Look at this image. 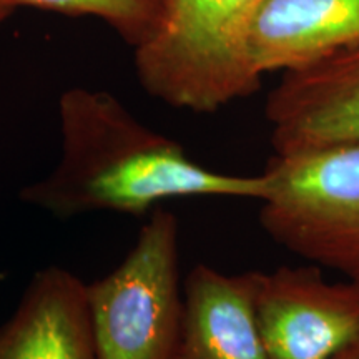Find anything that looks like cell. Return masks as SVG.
<instances>
[{
  "label": "cell",
  "mask_w": 359,
  "mask_h": 359,
  "mask_svg": "<svg viewBox=\"0 0 359 359\" xmlns=\"http://www.w3.org/2000/svg\"><path fill=\"white\" fill-rule=\"evenodd\" d=\"M255 311L269 359H330L359 339V281L316 264L257 271Z\"/></svg>",
  "instance_id": "cell-5"
},
{
  "label": "cell",
  "mask_w": 359,
  "mask_h": 359,
  "mask_svg": "<svg viewBox=\"0 0 359 359\" xmlns=\"http://www.w3.org/2000/svg\"><path fill=\"white\" fill-rule=\"evenodd\" d=\"M330 359H359V339L354 341V343H351L344 349H341L339 353H336Z\"/></svg>",
  "instance_id": "cell-11"
},
{
  "label": "cell",
  "mask_w": 359,
  "mask_h": 359,
  "mask_svg": "<svg viewBox=\"0 0 359 359\" xmlns=\"http://www.w3.org/2000/svg\"><path fill=\"white\" fill-rule=\"evenodd\" d=\"M259 223L275 243L359 281V143L273 155Z\"/></svg>",
  "instance_id": "cell-4"
},
{
  "label": "cell",
  "mask_w": 359,
  "mask_h": 359,
  "mask_svg": "<svg viewBox=\"0 0 359 359\" xmlns=\"http://www.w3.org/2000/svg\"><path fill=\"white\" fill-rule=\"evenodd\" d=\"M266 118L276 155L359 143V45L285 72Z\"/></svg>",
  "instance_id": "cell-6"
},
{
  "label": "cell",
  "mask_w": 359,
  "mask_h": 359,
  "mask_svg": "<svg viewBox=\"0 0 359 359\" xmlns=\"http://www.w3.org/2000/svg\"><path fill=\"white\" fill-rule=\"evenodd\" d=\"M0 359H97L87 283L62 266L39 269L0 326Z\"/></svg>",
  "instance_id": "cell-7"
},
{
  "label": "cell",
  "mask_w": 359,
  "mask_h": 359,
  "mask_svg": "<svg viewBox=\"0 0 359 359\" xmlns=\"http://www.w3.org/2000/svg\"><path fill=\"white\" fill-rule=\"evenodd\" d=\"M359 45V0H263L251 32L262 74L296 70Z\"/></svg>",
  "instance_id": "cell-9"
},
{
  "label": "cell",
  "mask_w": 359,
  "mask_h": 359,
  "mask_svg": "<svg viewBox=\"0 0 359 359\" xmlns=\"http://www.w3.org/2000/svg\"><path fill=\"white\" fill-rule=\"evenodd\" d=\"M257 271L226 275L208 264L183 280L185 313L177 359H269L255 311Z\"/></svg>",
  "instance_id": "cell-8"
},
{
  "label": "cell",
  "mask_w": 359,
  "mask_h": 359,
  "mask_svg": "<svg viewBox=\"0 0 359 359\" xmlns=\"http://www.w3.org/2000/svg\"><path fill=\"white\" fill-rule=\"evenodd\" d=\"M97 359H177L185 296L180 223L156 208L116 268L87 283Z\"/></svg>",
  "instance_id": "cell-3"
},
{
  "label": "cell",
  "mask_w": 359,
  "mask_h": 359,
  "mask_svg": "<svg viewBox=\"0 0 359 359\" xmlns=\"http://www.w3.org/2000/svg\"><path fill=\"white\" fill-rule=\"evenodd\" d=\"M12 11H13V6L7 4L6 0H0V24H2V22L6 20L8 15H11Z\"/></svg>",
  "instance_id": "cell-12"
},
{
  "label": "cell",
  "mask_w": 359,
  "mask_h": 359,
  "mask_svg": "<svg viewBox=\"0 0 359 359\" xmlns=\"http://www.w3.org/2000/svg\"><path fill=\"white\" fill-rule=\"evenodd\" d=\"M0 281H2V275H0Z\"/></svg>",
  "instance_id": "cell-13"
},
{
  "label": "cell",
  "mask_w": 359,
  "mask_h": 359,
  "mask_svg": "<svg viewBox=\"0 0 359 359\" xmlns=\"http://www.w3.org/2000/svg\"><path fill=\"white\" fill-rule=\"evenodd\" d=\"M11 6H32L70 15H93L137 47L150 35L163 0H6Z\"/></svg>",
  "instance_id": "cell-10"
},
{
  "label": "cell",
  "mask_w": 359,
  "mask_h": 359,
  "mask_svg": "<svg viewBox=\"0 0 359 359\" xmlns=\"http://www.w3.org/2000/svg\"><path fill=\"white\" fill-rule=\"evenodd\" d=\"M55 168L20 190L24 203L58 219L110 212L145 217L177 198L262 201L266 177L205 168L185 148L138 122L114 95L72 88L60 97Z\"/></svg>",
  "instance_id": "cell-1"
},
{
  "label": "cell",
  "mask_w": 359,
  "mask_h": 359,
  "mask_svg": "<svg viewBox=\"0 0 359 359\" xmlns=\"http://www.w3.org/2000/svg\"><path fill=\"white\" fill-rule=\"evenodd\" d=\"M263 0H163L150 35L135 47L142 87L198 114L253 95L263 74L251 50Z\"/></svg>",
  "instance_id": "cell-2"
}]
</instances>
